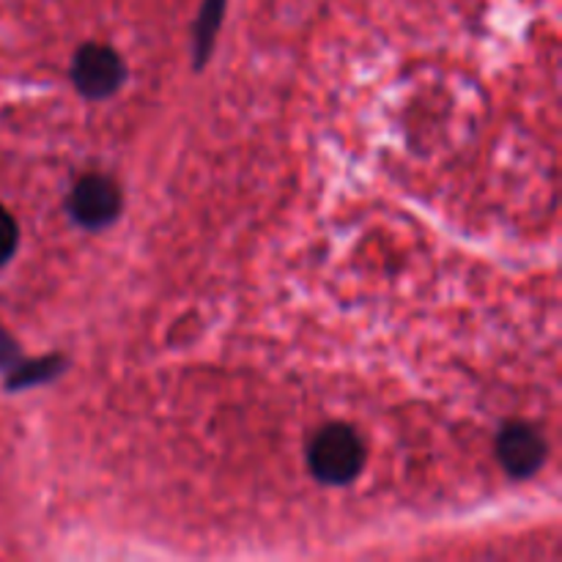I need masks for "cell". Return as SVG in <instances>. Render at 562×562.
<instances>
[{
    "mask_svg": "<svg viewBox=\"0 0 562 562\" xmlns=\"http://www.w3.org/2000/svg\"><path fill=\"white\" fill-rule=\"evenodd\" d=\"M69 212L82 228H104L121 212V192L108 176L88 173L75 184L69 195Z\"/></svg>",
    "mask_w": 562,
    "mask_h": 562,
    "instance_id": "3957f363",
    "label": "cell"
},
{
    "mask_svg": "<svg viewBox=\"0 0 562 562\" xmlns=\"http://www.w3.org/2000/svg\"><path fill=\"white\" fill-rule=\"evenodd\" d=\"M16 241H20V234H16V223L3 206H0V267L14 256Z\"/></svg>",
    "mask_w": 562,
    "mask_h": 562,
    "instance_id": "8992f818",
    "label": "cell"
},
{
    "mask_svg": "<svg viewBox=\"0 0 562 562\" xmlns=\"http://www.w3.org/2000/svg\"><path fill=\"white\" fill-rule=\"evenodd\" d=\"M124 60L108 44L88 42L77 49L75 64H71V80H75V88L86 99L113 97L121 82H124Z\"/></svg>",
    "mask_w": 562,
    "mask_h": 562,
    "instance_id": "7a4b0ae2",
    "label": "cell"
},
{
    "mask_svg": "<svg viewBox=\"0 0 562 562\" xmlns=\"http://www.w3.org/2000/svg\"><path fill=\"white\" fill-rule=\"evenodd\" d=\"M225 0H203L201 16H198L195 25V64H206L209 53L214 47V36H217V27L223 22Z\"/></svg>",
    "mask_w": 562,
    "mask_h": 562,
    "instance_id": "5b68a950",
    "label": "cell"
},
{
    "mask_svg": "<svg viewBox=\"0 0 562 562\" xmlns=\"http://www.w3.org/2000/svg\"><path fill=\"white\" fill-rule=\"evenodd\" d=\"M307 461H311V470L318 481L327 483V486H344L360 475L366 448H362L355 428L333 423L313 437Z\"/></svg>",
    "mask_w": 562,
    "mask_h": 562,
    "instance_id": "6da1fadb",
    "label": "cell"
},
{
    "mask_svg": "<svg viewBox=\"0 0 562 562\" xmlns=\"http://www.w3.org/2000/svg\"><path fill=\"white\" fill-rule=\"evenodd\" d=\"M497 456L514 477H530L547 459V442L527 423H508L497 437Z\"/></svg>",
    "mask_w": 562,
    "mask_h": 562,
    "instance_id": "277c9868",
    "label": "cell"
}]
</instances>
